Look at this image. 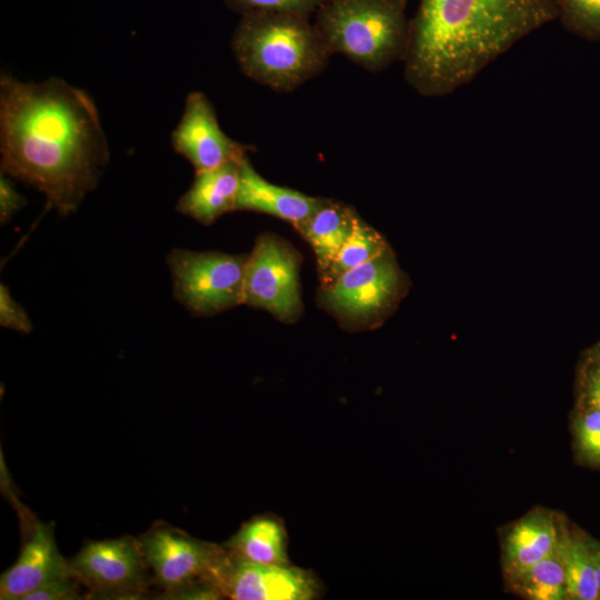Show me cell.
<instances>
[{"instance_id": "8", "label": "cell", "mask_w": 600, "mask_h": 600, "mask_svg": "<svg viewBox=\"0 0 600 600\" xmlns=\"http://www.w3.org/2000/svg\"><path fill=\"white\" fill-rule=\"evenodd\" d=\"M70 564L92 594L139 596L149 580L141 544L128 537L89 542Z\"/></svg>"}, {"instance_id": "28", "label": "cell", "mask_w": 600, "mask_h": 600, "mask_svg": "<svg viewBox=\"0 0 600 600\" xmlns=\"http://www.w3.org/2000/svg\"><path fill=\"white\" fill-rule=\"evenodd\" d=\"M592 556H593V562H594V569H596V578H597V584L599 589V598L600 599V542H597L594 540L589 539Z\"/></svg>"}, {"instance_id": "20", "label": "cell", "mask_w": 600, "mask_h": 600, "mask_svg": "<svg viewBox=\"0 0 600 600\" xmlns=\"http://www.w3.org/2000/svg\"><path fill=\"white\" fill-rule=\"evenodd\" d=\"M386 250V244L379 233L358 218L351 236L327 270V274L334 281L348 270L376 258Z\"/></svg>"}, {"instance_id": "10", "label": "cell", "mask_w": 600, "mask_h": 600, "mask_svg": "<svg viewBox=\"0 0 600 600\" xmlns=\"http://www.w3.org/2000/svg\"><path fill=\"white\" fill-rule=\"evenodd\" d=\"M317 590L316 579L303 569L257 563L229 551L222 596L234 600H309Z\"/></svg>"}, {"instance_id": "26", "label": "cell", "mask_w": 600, "mask_h": 600, "mask_svg": "<svg viewBox=\"0 0 600 600\" xmlns=\"http://www.w3.org/2000/svg\"><path fill=\"white\" fill-rule=\"evenodd\" d=\"M26 204L22 197L13 187L6 173L0 174V221L8 222L12 216Z\"/></svg>"}, {"instance_id": "15", "label": "cell", "mask_w": 600, "mask_h": 600, "mask_svg": "<svg viewBox=\"0 0 600 600\" xmlns=\"http://www.w3.org/2000/svg\"><path fill=\"white\" fill-rule=\"evenodd\" d=\"M242 161L198 172L190 189L178 200L177 210L206 224L236 210Z\"/></svg>"}, {"instance_id": "4", "label": "cell", "mask_w": 600, "mask_h": 600, "mask_svg": "<svg viewBox=\"0 0 600 600\" xmlns=\"http://www.w3.org/2000/svg\"><path fill=\"white\" fill-rule=\"evenodd\" d=\"M406 0H328L314 27L331 53L369 71H381L406 53Z\"/></svg>"}, {"instance_id": "13", "label": "cell", "mask_w": 600, "mask_h": 600, "mask_svg": "<svg viewBox=\"0 0 600 600\" xmlns=\"http://www.w3.org/2000/svg\"><path fill=\"white\" fill-rule=\"evenodd\" d=\"M560 534V523L542 509H536L516 521L501 542L502 566L508 579L524 572L551 554Z\"/></svg>"}, {"instance_id": "1", "label": "cell", "mask_w": 600, "mask_h": 600, "mask_svg": "<svg viewBox=\"0 0 600 600\" xmlns=\"http://www.w3.org/2000/svg\"><path fill=\"white\" fill-rule=\"evenodd\" d=\"M1 172L44 194L62 216L97 187L109 147L90 94L52 77L42 82L0 77Z\"/></svg>"}, {"instance_id": "27", "label": "cell", "mask_w": 600, "mask_h": 600, "mask_svg": "<svg viewBox=\"0 0 600 600\" xmlns=\"http://www.w3.org/2000/svg\"><path fill=\"white\" fill-rule=\"evenodd\" d=\"M584 394L587 406L600 410V363L589 372Z\"/></svg>"}, {"instance_id": "7", "label": "cell", "mask_w": 600, "mask_h": 600, "mask_svg": "<svg viewBox=\"0 0 600 600\" xmlns=\"http://www.w3.org/2000/svg\"><path fill=\"white\" fill-rule=\"evenodd\" d=\"M298 266V254L289 246L271 236L260 237L248 256L243 303L291 320L300 309Z\"/></svg>"}, {"instance_id": "16", "label": "cell", "mask_w": 600, "mask_h": 600, "mask_svg": "<svg viewBox=\"0 0 600 600\" xmlns=\"http://www.w3.org/2000/svg\"><path fill=\"white\" fill-rule=\"evenodd\" d=\"M358 217L338 202L321 200L313 214L298 226L312 247L319 267L327 271L351 236Z\"/></svg>"}, {"instance_id": "25", "label": "cell", "mask_w": 600, "mask_h": 600, "mask_svg": "<svg viewBox=\"0 0 600 600\" xmlns=\"http://www.w3.org/2000/svg\"><path fill=\"white\" fill-rule=\"evenodd\" d=\"M77 577L54 579L30 592L23 600H73L80 599Z\"/></svg>"}, {"instance_id": "14", "label": "cell", "mask_w": 600, "mask_h": 600, "mask_svg": "<svg viewBox=\"0 0 600 600\" xmlns=\"http://www.w3.org/2000/svg\"><path fill=\"white\" fill-rule=\"evenodd\" d=\"M320 203L318 198L267 181L248 158L241 162L236 210L272 214L298 227L313 214Z\"/></svg>"}, {"instance_id": "11", "label": "cell", "mask_w": 600, "mask_h": 600, "mask_svg": "<svg viewBox=\"0 0 600 600\" xmlns=\"http://www.w3.org/2000/svg\"><path fill=\"white\" fill-rule=\"evenodd\" d=\"M398 283L397 268L386 250L338 277L327 291V301L344 316L366 318L391 300Z\"/></svg>"}, {"instance_id": "12", "label": "cell", "mask_w": 600, "mask_h": 600, "mask_svg": "<svg viewBox=\"0 0 600 600\" xmlns=\"http://www.w3.org/2000/svg\"><path fill=\"white\" fill-rule=\"evenodd\" d=\"M71 576L76 577L58 550L53 526L39 522L17 562L1 576L0 599L23 600L44 583Z\"/></svg>"}, {"instance_id": "6", "label": "cell", "mask_w": 600, "mask_h": 600, "mask_svg": "<svg viewBox=\"0 0 600 600\" xmlns=\"http://www.w3.org/2000/svg\"><path fill=\"white\" fill-rule=\"evenodd\" d=\"M248 257L173 249L167 259L173 296L198 314H213L243 303Z\"/></svg>"}, {"instance_id": "17", "label": "cell", "mask_w": 600, "mask_h": 600, "mask_svg": "<svg viewBox=\"0 0 600 600\" xmlns=\"http://www.w3.org/2000/svg\"><path fill=\"white\" fill-rule=\"evenodd\" d=\"M226 548L252 562L287 564L286 531L273 517H256L244 523L226 543Z\"/></svg>"}, {"instance_id": "18", "label": "cell", "mask_w": 600, "mask_h": 600, "mask_svg": "<svg viewBox=\"0 0 600 600\" xmlns=\"http://www.w3.org/2000/svg\"><path fill=\"white\" fill-rule=\"evenodd\" d=\"M557 551L564 570L568 599H598L599 589L589 539L560 524Z\"/></svg>"}, {"instance_id": "3", "label": "cell", "mask_w": 600, "mask_h": 600, "mask_svg": "<svg viewBox=\"0 0 600 600\" xmlns=\"http://www.w3.org/2000/svg\"><path fill=\"white\" fill-rule=\"evenodd\" d=\"M243 73L277 91H292L327 66L331 52L308 17L243 14L231 41Z\"/></svg>"}, {"instance_id": "2", "label": "cell", "mask_w": 600, "mask_h": 600, "mask_svg": "<svg viewBox=\"0 0 600 600\" xmlns=\"http://www.w3.org/2000/svg\"><path fill=\"white\" fill-rule=\"evenodd\" d=\"M557 18L556 0H421L409 22L404 78L421 96H447Z\"/></svg>"}, {"instance_id": "22", "label": "cell", "mask_w": 600, "mask_h": 600, "mask_svg": "<svg viewBox=\"0 0 600 600\" xmlns=\"http://www.w3.org/2000/svg\"><path fill=\"white\" fill-rule=\"evenodd\" d=\"M328 0H224L228 8L241 16L254 12H279L308 17Z\"/></svg>"}, {"instance_id": "24", "label": "cell", "mask_w": 600, "mask_h": 600, "mask_svg": "<svg viewBox=\"0 0 600 600\" xmlns=\"http://www.w3.org/2000/svg\"><path fill=\"white\" fill-rule=\"evenodd\" d=\"M0 324L22 333L32 330V322L26 310L11 297L3 283L0 284Z\"/></svg>"}, {"instance_id": "5", "label": "cell", "mask_w": 600, "mask_h": 600, "mask_svg": "<svg viewBox=\"0 0 600 600\" xmlns=\"http://www.w3.org/2000/svg\"><path fill=\"white\" fill-rule=\"evenodd\" d=\"M153 580L171 598H219L228 549L169 527H154L140 540Z\"/></svg>"}, {"instance_id": "23", "label": "cell", "mask_w": 600, "mask_h": 600, "mask_svg": "<svg viewBox=\"0 0 600 600\" xmlns=\"http://www.w3.org/2000/svg\"><path fill=\"white\" fill-rule=\"evenodd\" d=\"M574 437L579 454L589 463L600 466V410L590 408L574 422Z\"/></svg>"}, {"instance_id": "29", "label": "cell", "mask_w": 600, "mask_h": 600, "mask_svg": "<svg viewBox=\"0 0 600 600\" xmlns=\"http://www.w3.org/2000/svg\"><path fill=\"white\" fill-rule=\"evenodd\" d=\"M599 357H600V350H599Z\"/></svg>"}, {"instance_id": "21", "label": "cell", "mask_w": 600, "mask_h": 600, "mask_svg": "<svg viewBox=\"0 0 600 600\" xmlns=\"http://www.w3.org/2000/svg\"><path fill=\"white\" fill-rule=\"evenodd\" d=\"M558 18L567 30L600 41V0H556Z\"/></svg>"}, {"instance_id": "19", "label": "cell", "mask_w": 600, "mask_h": 600, "mask_svg": "<svg viewBox=\"0 0 600 600\" xmlns=\"http://www.w3.org/2000/svg\"><path fill=\"white\" fill-rule=\"evenodd\" d=\"M510 581L516 592L526 599H568L564 570L557 549Z\"/></svg>"}, {"instance_id": "9", "label": "cell", "mask_w": 600, "mask_h": 600, "mask_svg": "<svg viewBox=\"0 0 600 600\" xmlns=\"http://www.w3.org/2000/svg\"><path fill=\"white\" fill-rule=\"evenodd\" d=\"M172 148L202 172L232 161H242L252 150L232 140L221 129L216 111L203 92H190L181 119L171 133Z\"/></svg>"}]
</instances>
